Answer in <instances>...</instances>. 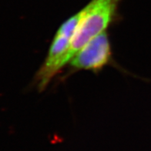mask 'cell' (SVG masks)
<instances>
[{"label": "cell", "mask_w": 151, "mask_h": 151, "mask_svg": "<svg viewBox=\"0 0 151 151\" xmlns=\"http://www.w3.org/2000/svg\"><path fill=\"white\" fill-rule=\"evenodd\" d=\"M111 60V44L105 31L86 44L70 60V64L75 70H90L98 73L110 63Z\"/></svg>", "instance_id": "2"}, {"label": "cell", "mask_w": 151, "mask_h": 151, "mask_svg": "<svg viewBox=\"0 0 151 151\" xmlns=\"http://www.w3.org/2000/svg\"><path fill=\"white\" fill-rule=\"evenodd\" d=\"M119 2L120 0H91L80 10V19L66 53L65 65L92 39L105 32L115 19Z\"/></svg>", "instance_id": "1"}]
</instances>
